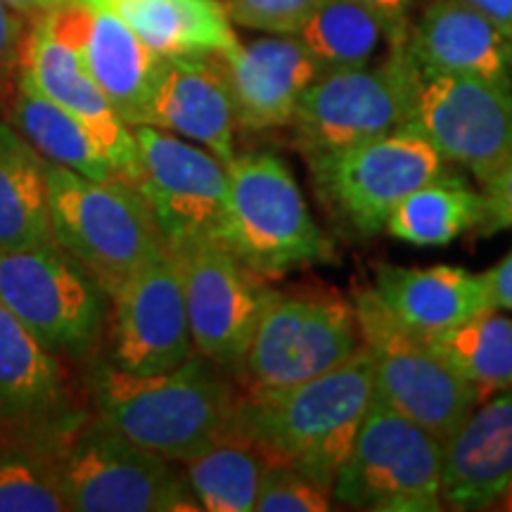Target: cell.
I'll use <instances>...</instances> for the list:
<instances>
[{"label":"cell","mask_w":512,"mask_h":512,"mask_svg":"<svg viewBox=\"0 0 512 512\" xmlns=\"http://www.w3.org/2000/svg\"><path fill=\"white\" fill-rule=\"evenodd\" d=\"M8 8H12L17 15H22L24 19H34L43 12H50L60 5H67L69 0H3Z\"/></svg>","instance_id":"39"},{"label":"cell","mask_w":512,"mask_h":512,"mask_svg":"<svg viewBox=\"0 0 512 512\" xmlns=\"http://www.w3.org/2000/svg\"><path fill=\"white\" fill-rule=\"evenodd\" d=\"M24 38H27L24 17L0 0V98L10 100L22 74Z\"/></svg>","instance_id":"35"},{"label":"cell","mask_w":512,"mask_h":512,"mask_svg":"<svg viewBox=\"0 0 512 512\" xmlns=\"http://www.w3.org/2000/svg\"><path fill=\"white\" fill-rule=\"evenodd\" d=\"M406 48L415 62L434 72L512 86V29L460 0H430L408 27Z\"/></svg>","instance_id":"22"},{"label":"cell","mask_w":512,"mask_h":512,"mask_svg":"<svg viewBox=\"0 0 512 512\" xmlns=\"http://www.w3.org/2000/svg\"><path fill=\"white\" fill-rule=\"evenodd\" d=\"M36 19L79 53L86 72L128 126H145L162 57L107 10L67 3Z\"/></svg>","instance_id":"16"},{"label":"cell","mask_w":512,"mask_h":512,"mask_svg":"<svg viewBox=\"0 0 512 512\" xmlns=\"http://www.w3.org/2000/svg\"><path fill=\"white\" fill-rule=\"evenodd\" d=\"M48 162L0 119V249L50 245Z\"/></svg>","instance_id":"25"},{"label":"cell","mask_w":512,"mask_h":512,"mask_svg":"<svg viewBox=\"0 0 512 512\" xmlns=\"http://www.w3.org/2000/svg\"><path fill=\"white\" fill-rule=\"evenodd\" d=\"M24 38L22 74L74 119H79L110 159L119 178L133 181L138 171V145L133 128L119 117L107 95L91 79L69 43L50 34L41 19H29Z\"/></svg>","instance_id":"18"},{"label":"cell","mask_w":512,"mask_h":512,"mask_svg":"<svg viewBox=\"0 0 512 512\" xmlns=\"http://www.w3.org/2000/svg\"><path fill=\"white\" fill-rule=\"evenodd\" d=\"M233 91L238 128L261 133L292 124L299 100L323 74L294 36L256 38L219 53Z\"/></svg>","instance_id":"19"},{"label":"cell","mask_w":512,"mask_h":512,"mask_svg":"<svg viewBox=\"0 0 512 512\" xmlns=\"http://www.w3.org/2000/svg\"><path fill=\"white\" fill-rule=\"evenodd\" d=\"M228 219L223 247L264 278L328 264L335 247L311 216L280 157L271 152L235 155L226 166Z\"/></svg>","instance_id":"4"},{"label":"cell","mask_w":512,"mask_h":512,"mask_svg":"<svg viewBox=\"0 0 512 512\" xmlns=\"http://www.w3.org/2000/svg\"><path fill=\"white\" fill-rule=\"evenodd\" d=\"M294 38L323 72H332L370 64L382 41L389 46V29L358 0H318Z\"/></svg>","instance_id":"29"},{"label":"cell","mask_w":512,"mask_h":512,"mask_svg":"<svg viewBox=\"0 0 512 512\" xmlns=\"http://www.w3.org/2000/svg\"><path fill=\"white\" fill-rule=\"evenodd\" d=\"M273 463L238 425L183 463L192 496L207 512H254L266 470Z\"/></svg>","instance_id":"27"},{"label":"cell","mask_w":512,"mask_h":512,"mask_svg":"<svg viewBox=\"0 0 512 512\" xmlns=\"http://www.w3.org/2000/svg\"><path fill=\"white\" fill-rule=\"evenodd\" d=\"M140 195L155 216L169 249L219 242L228 219L226 166L209 150L155 126H133Z\"/></svg>","instance_id":"13"},{"label":"cell","mask_w":512,"mask_h":512,"mask_svg":"<svg viewBox=\"0 0 512 512\" xmlns=\"http://www.w3.org/2000/svg\"><path fill=\"white\" fill-rule=\"evenodd\" d=\"M171 252L181 271L192 347L240 382L256 323L273 294L268 278L254 273L219 242Z\"/></svg>","instance_id":"14"},{"label":"cell","mask_w":512,"mask_h":512,"mask_svg":"<svg viewBox=\"0 0 512 512\" xmlns=\"http://www.w3.org/2000/svg\"><path fill=\"white\" fill-rule=\"evenodd\" d=\"M403 128L482 183L512 162V86L434 72L413 60L411 107Z\"/></svg>","instance_id":"11"},{"label":"cell","mask_w":512,"mask_h":512,"mask_svg":"<svg viewBox=\"0 0 512 512\" xmlns=\"http://www.w3.org/2000/svg\"><path fill=\"white\" fill-rule=\"evenodd\" d=\"M460 3L470 5L472 10L482 12V15L503 24V27L512 29V0H460Z\"/></svg>","instance_id":"38"},{"label":"cell","mask_w":512,"mask_h":512,"mask_svg":"<svg viewBox=\"0 0 512 512\" xmlns=\"http://www.w3.org/2000/svg\"><path fill=\"white\" fill-rule=\"evenodd\" d=\"M57 446H0V512H67Z\"/></svg>","instance_id":"31"},{"label":"cell","mask_w":512,"mask_h":512,"mask_svg":"<svg viewBox=\"0 0 512 512\" xmlns=\"http://www.w3.org/2000/svg\"><path fill=\"white\" fill-rule=\"evenodd\" d=\"M375 290L408 328L437 337L491 311L484 278L458 266L375 264Z\"/></svg>","instance_id":"23"},{"label":"cell","mask_w":512,"mask_h":512,"mask_svg":"<svg viewBox=\"0 0 512 512\" xmlns=\"http://www.w3.org/2000/svg\"><path fill=\"white\" fill-rule=\"evenodd\" d=\"M427 339L448 366L477 389L479 399L512 389V320L498 309Z\"/></svg>","instance_id":"30"},{"label":"cell","mask_w":512,"mask_h":512,"mask_svg":"<svg viewBox=\"0 0 512 512\" xmlns=\"http://www.w3.org/2000/svg\"><path fill=\"white\" fill-rule=\"evenodd\" d=\"M53 238L112 294L166 245L145 197L126 178L81 176L48 164Z\"/></svg>","instance_id":"3"},{"label":"cell","mask_w":512,"mask_h":512,"mask_svg":"<svg viewBox=\"0 0 512 512\" xmlns=\"http://www.w3.org/2000/svg\"><path fill=\"white\" fill-rule=\"evenodd\" d=\"M351 304L361 344L373 361L375 392L446 441L482 401L477 389L448 366L430 339L396 318L373 285H354Z\"/></svg>","instance_id":"6"},{"label":"cell","mask_w":512,"mask_h":512,"mask_svg":"<svg viewBox=\"0 0 512 512\" xmlns=\"http://www.w3.org/2000/svg\"><path fill=\"white\" fill-rule=\"evenodd\" d=\"M351 299L337 290H273L249 342L242 392H278L342 366L361 349Z\"/></svg>","instance_id":"9"},{"label":"cell","mask_w":512,"mask_h":512,"mask_svg":"<svg viewBox=\"0 0 512 512\" xmlns=\"http://www.w3.org/2000/svg\"><path fill=\"white\" fill-rule=\"evenodd\" d=\"M512 486V389L479 401L444 441L441 501L451 510H489Z\"/></svg>","instance_id":"20"},{"label":"cell","mask_w":512,"mask_h":512,"mask_svg":"<svg viewBox=\"0 0 512 512\" xmlns=\"http://www.w3.org/2000/svg\"><path fill=\"white\" fill-rule=\"evenodd\" d=\"M0 418L36 437L62 441L79 425L69 411L57 356L0 304Z\"/></svg>","instance_id":"21"},{"label":"cell","mask_w":512,"mask_h":512,"mask_svg":"<svg viewBox=\"0 0 512 512\" xmlns=\"http://www.w3.org/2000/svg\"><path fill=\"white\" fill-rule=\"evenodd\" d=\"M332 494L290 465L273 463L266 470L254 512H325Z\"/></svg>","instance_id":"32"},{"label":"cell","mask_w":512,"mask_h":512,"mask_svg":"<svg viewBox=\"0 0 512 512\" xmlns=\"http://www.w3.org/2000/svg\"><path fill=\"white\" fill-rule=\"evenodd\" d=\"M482 216V197L463 178L446 171L413 190L387 221L392 238L415 247H441L472 233Z\"/></svg>","instance_id":"28"},{"label":"cell","mask_w":512,"mask_h":512,"mask_svg":"<svg viewBox=\"0 0 512 512\" xmlns=\"http://www.w3.org/2000/svg\"><path fill=\"white\" fill-rule=\"evenodd\" d=\"M110 358L126 373H162L195 354L178 261L169 247L110 297Z\"/></svg>","instance_id":"15"},{"label":"cell","mask_w":512,"mask_h":512,"mask_svg":"<svg viewBox=\"0 0 512 512\" xmlns=\"http://www.w3.org/2000/svg\"><path fill=\"white\" fill-rule=\"evenodd\" d=\"M0 304L55 356H86L105 332L110 294L50 242L0 249Z\"/></svg>","instance_id":"10"},{"label":"cell","mask_w":512,"mask_h":512,"mask_svg":"<svg viewBox=\"0 0 512 512\" xmlns=\"http://www.w3.org/2000/svg\"><path fill=\"white\" fill-rule=\"evenodd\" d=\"M375 392L373 361L358 349L342 366L278 392H242L235 425L271 463L290 465L332 494Z\"/></svg>","instance_id":"2"},{"label":"cell","mask_w":512,"mask_h":512,"mask_svg":"<svg viewBox=\"0 0 512 512\" xmlns=\"http://www.w3.org/2000/svg\"><path fill=\"white\" fill-rule=\"evenodd\" d=\"M444 441L373 392L332 501L373 512H439Z\"/></svg>","instance_id":"8"},{"label":"cell","mask_w":512,"mask_h":512,"mask_svg":"<svg viewBox=\"0 0 512 512\" xmlns=\"http://www.w3.org/2000/svg\"><path fill=\"white\" fill-rule=\"evenodd\" d=\"M221 5L233 27L238 24L271 36H294L318 0H221Z\"/></svg>","instance_id":"33"},{"label":"cell","mask_w":512,"mask_h":512,"mask_svg":"<svg viewBox=\"0 0 512 512\" xmlns=\"http://www.w3.org/2000/svg\"><path fill=\"white\" fill-rule=\"evenodd\" d=\"M67 510L76 512H195L185 472L157 453L121 437L98 415L81 418L55 451Z\"/></svg>","instance_id":"5"},{"label":"cell","mask_w":512,"mask_h":512,"mask_svg":"<svg viewBox=\"0 0 512 512\" xmlns=\"http://www.w3.org/2000/svg\"><path fill=\"white\" fill-rule=\"evenodd\" d=\"M358 3L366 5L368 10H373L375 15L387 24L389 43H392L408 34V27H411V10L420 3V0H358Z\"/></svg>","instance_id":"36"},{"label":"cell","mask_w":512,"mask_h":512,"mask_svg":"<svg viewBox=\"0 0 512 512\" xmlns=\"http://www.w3.org/2000/svg\"><path fill=\"white\" fill-rule=\"evenodd\" d=\"M8 114L10 124L48 164L64 166L95 181L117 178L112 162L86 126L57 102L46 98L24 74H19L15 91L10 95Z\"/></svg>","instance_id":"26"},{"label":"cell","mask_w":512,"mask_h":512,"mask_svg":"<svg viewBox=\"0 0 512 512\" xmlns=\"http://www.w3.org/2000/svg\"><path fill=\"white\" fill-rule=\"evenodd\" d=\"M304 159L323 209L356 238L380 235L413 190L451 171L430 143L406 128Z\"/></svg>","instance_id":"7"},{"label":"cell","mask_w":512,"mask_h":512,"mask_svg":"<svg viewBox=\"0 0 512 512\" xmlns=\"http://www.w3.org/2000/svg\"><path fill=\"white\" fill-rule=\"evenodd\" d=\"M91 396L95 415L121 437L185 463L233 425L240 384L195 351L181 366L145 375L100 361Z\"/></svg>","instance_id":"1"},{"label":"cell","mask_w":512,"mask_h":512,"mask_svg":"<svg viewBox=\"0 0 512 512\" xmlns=\"http://www.w3.org/2000/svg\"><path fill=\"white\" fill-rule=\"evenodd\" d=\"M380 64L323 72L292 117L294 147L304 157L366 143L403 128L411 107L413 60L406 36L387 46Z\"/></svg>","instance_id":"12"},{"label":"cell","mask_w":512,"mask_h":512,"mask_svg":"<svg viewBox=\"0 0 512 512\" xmlns=\"http://www.w3.org/2000/svg\"><path fill=\"white\" fill-rule=\"evenodd\" d=\"M482 278L486 285V294L491 299V306L494 309L512 311V249L501 264H496L491 271L482 273Z\"/></svg>","instance_id":"37"},{"label":"cell","mask_w":512,"mask_h":512,"mask_svg":"<svg viewBox=\"0 0 512 512\" xmlns=\"http://www.w3.org/2000/svg\"><path fill=\"white\" fill-rule=\"evenodd\" d=\"M117 15L159 57L226 53L240 43L221 0H69Z\"/></svg>","instance_id":"24"},{"label":"cell","mask_w":512,"mask_h":512,"mask_svg":"<svg viewBox=\"0 0 512 512\" xmlns=\"http://www.w3.org/2000/svg\"><path fill=\"white\" fill-rule=\"evenodd\" d=\"M482 197V216L472 233L479 238H491L501 230H512V162H508L496 174L479 183Z\"/></svg>","instance_id":"34"},{"label":"cell","mask_w":512,"mask_h":512,"mask_svg":"<svg viewBox=\"0 0 512 512\" xmlns=\"http://www.w3.org/2000/svg\"><path fill=\"white\" fill-rule=\"evenodd\" d=\"M145 126L195 140L223 166L233 162L238 117L221 55L162 57Z\"/></svg>","instance_id":"17"},{"label":"cell","mask_w":512,"mask_h":512,"mask_svg":"<svg viewBox=\"0 0 512 512\" xmlns=\"http://www.w3.org/2000/svg\"><path fill=\"white\" fill-rule=\"evenodd\" d=\"M498 508H501V510H508V512H512V486H510V489L508 491H505V494L501 496V498H498Z\"/></svg>","instance_id":"40"}]
</instances>
